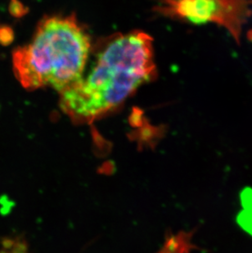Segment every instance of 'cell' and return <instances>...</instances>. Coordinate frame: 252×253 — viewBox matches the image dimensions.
Returning <instances> with one entry per match:
<instances>
[{"instance_id":"cell-1","label":"cell","mask_w":252,"mask_h":253,"mask_svg":"<svg viewBox=\"0 0 252 253\" xmlns=\"http://www.w3.org/2000/svg\"><path fill=\"white\" fill-rule=\"evenodd\" d=\"M156 74L152 39L142 31L119 35L96 54L93 64L60 94L73 122L88 123L117 109Z\"/></svg>"},{"instance_id":"cell-8","label":"cell","mask_w":252,"mask_h":253,"mask_svg":"<svg viewBox=\"0 0 252 253\" xmlns=\"http://www.w3.org/2000/svg\"><path fill=\"white\" fill-rule=\"evenodd\" d=\"M9 10L14 17H22L26 12V7L18 0H12L10 3Z\"/></svg>"},{"instance_id":"cell-3","label":"cell","mask_w":252,"mask_h":253,"mask_svg":"<svg viewBox=\"0 0 252 253\" xmlns=\"http://www.w3.org/2000/svg\"><path fill=\"white\" fill-rule=\"evenodd\" d=\"M159 10L192 24L218 25L239 43L252 17V0H162Z\"/></svg>"},{"instance_id":"cell-2","label":"cell","mask_w":252,"mask_h":253,"mask_svg":"<svg viewBox=\"0 0 252 253\" xmlns=\"http://www.w3.org/2000/svg\"><path fill=\"white\" fill-rule=\"evenodd\" d=\"M90 53V37L74 15L45 17L31 42L14 51L15 76L29 90L51 87L60 93L82 77Z\"/></svg>"},{"instance_id":"cell-4","label":"cell","mask_w":252,"mask_h":253,"mask_svg":"<svg viewBox=\"0 0 252 253\" xmlns=\"http://www.w3.org/2000/svg\"><path fill=\"white\" fill-rule=\"evenodd\" d=\"M0 253H29L25 243L18 240L7 239L2 243Z\"/></svg>"},{"instance_id":"cell-7","label":"cell","mask_w":252,"mask_h":253,"mask_svg":"<svg viewBox=\"0 0 252 253\" xmlns=\"http://www.w3.org/2000/svg\"><path fill=\"white\" fill-rule=\"evenodd\" d=\"M14 34L12 29L7 26H0V43L7 45L12 43Z\"/></svg>"},{"instance_id":"cell-5","label":"cell","mask_w":252,"mask_h":253,"mask_svg":"<svg viewBox=\"0 0 252 253\" xmlns=\"http://www.w3.org/2000/svg\"><path fill=\"white\" fill-rule=\"evenodd\" d=\"M238 225L252 236V213L243 211L237 217Z\"/></svg>"},{"instance_id":"cell-6","label":"cell","mask_w":252,"mask_h":253,"mask_svg":"<svg viewBox=\"0 0 252 253\" xmlns=\"http://www.w3.org/2000/svg\"><path fill=\"white\" fill-rule=\"evenodd\" d=\"M241 203L244 211L252 213V189L245 188L240 194Z\"/></svg>"}]
</instances>
